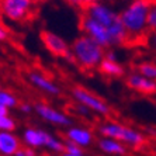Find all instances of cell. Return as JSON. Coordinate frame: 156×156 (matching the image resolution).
Wrapping results in <instances>:
<instances>
[{"instance_id": "6da1fadb", "label": "cell", "mask_w": 156, "mask_h": 156, "mask_svg": "<svg viewBox=\"0 0 156 156\" xmlns=\"http://www.w3.org/2000/svg\"><path fill=\"white\" fill-rule=\"evenodd\" d=\"M149 6L151 0H134L120 10L121 21L128 35V44L145 42L151 33L148 27Z\"/></svg>"}, {"instance_id": "7a4b0ae2", "label": "cell", "mask_w": 156, "mask_h": 156, "mask_svg": "<svg viewBox=\"0 0 156 156\" xmlns=\"http://www.w3.org/2000/svg\"><path fill=\"white\" fill-rule=\"evenodd\" d=\"M83 13L89 17L94 18L96 21H98L101 26L108 30L111 41H113V48L128 44V35L121 21L120 11H117L111 4L101 2V3L83 9Z\"/></svg>"}, {"instance_id": "3957f363", "label": "cell", "mask_w": 156, "mask_h": 156, "mask_svg": "<svg viewBox=\"0 0 156 156\" xmlns=\"http://www.w3.org/2000/svg\"><path fill=\"white\" fill-rule=\"evenodd\" d=\"M70 52L73 62L84 70L98 69L105 56V48L86 34H82L70 44Z\"/></svg>"}, {"instance_id": "277c9868", "label": "cell", "mask_w": 156, "mask_h": 156, "mask_svg": "<svg viewBox=\"0 0 156 156\" xmlns=\"http://www.w3.org/2000/svg\"><path fill=\"white\" fill-rule=\"evenodd\" d=\"M97 131L101 136L114 138L117 141L122 142L128 148H141L146 142L145 135L141 131L131 128L128 125H124L121 122H117V121H105V122L98 125Z\"/></svg>"}, {"instance_id": "5b68a950", "label": "cell", "mask_w": 156, "mask_h": 156, "mask_svg": "<svg viewBox=\"0 0 156 156\" xmlns=\"http://www.w3.org/2000/svg\"><path fill=\"white\" fill-rule=\"evenodd\" d=\"M34 0H0V14L14 23H26L35 16Z\"/></svg>"}, {"instance_id": "8992f818", "label": "cell", "mask_w": 156, "mask_h": 156, "mask_svg": "<svg viewBox=\"0 0 156 156\" xmlns=\"http://www.w3.org/2000/svg\"><path fill=\"white\" fill-rule=\"evenodd\" d=\"M72 97L75 103L86 105L87 108H90L93 114H97L100 117H108L111 114V107L103 98L97 97L96 94H93L91 91L86 90L83 87H75L72 90Z\"/></svg>"}, {"instance_id": "52a82bcc", "label": "cell", "mask_w": 156, "mask_h": 156, "mask_svg": "<svg viewBox=\"0 0 156 156\" xmlns=\"http://www.w3.org/2000/svg\"><path fill=\"white\" fill-rule=\"evenodd\" d=\"M80 30L83 34L89 35L96 42L100 44L103 48H105V49L113 48V41H111L108 30L84 13H82V17H80Z\"/></svg>"}, {"instance_id": "ba28073f", "label": "cell", "mask_w": 156, "mask_h": 156, "mask_svg": "<svg viewBox=\"0 0 156 156\" xmlns=\"http://www.w3.org/2000/svg\"><path fill=\"white\" fill-rule=\"evenodd\" d=\"M41 41H42L44 47L47 48L52 55L59 56V58H65L68 61L73 62L72 52H70V45L61 35L45 30V31L41 33Z\"/></svg>"}, {"instance_id": "9c48e42d", "label": "cell", "mask_w": 156, "mask_h": 156, "mask_svg": "<svg viewBox=\"0 0 156 156\" xmlns=\"http://www.w3.org/2000/svg\"><path fill=\"white\" fill-rule=\"evenodd\" d=\"M34 111L37 113V115L42 118L44 121H47L49 124H54L56 127H65L69 128L72 125V120L68 114H65L61 110L55 108L49 104H45V103H37L34 105Z\"/></svg>"}, {"instance_id": "30bf717a", "label": "cell", "mask_w": 156, "mask_h": 156, "mask_svg": "<svg viewBox=\"0 0 156 156\" xmlns=\"http://www.w3.org/2000/svg\"><path fill=\"white\" fill-rule=\"evenodd\" d=\"M125 83L131 90L136 91L142 96H153L156 94V82L152 79H148L139 72L134 70L127 75Z\"/></svg>"}, {"instance_id": "8fae6325", "label": "cell", "mask_w": 156, "mask_h": 156, "mask_svg": "<svg viewBox=\"0 0 156 156\" xmlns=\"http://www.w3.org/2000/svg\"><path fill=\"white\" fill-rule=\"evenodd\" d=\"M65 138L66 141L73 142L75 145L84 149L91 146V144L94 142V134L89 128L79 127V125H70L65 132Z\"/></svg>"}, {"instance_id": "7c38bea8", "label": "cell", "mask_w": 156, "mask_h": 156, "mask_svg": "<svg viewBox=\"0 0 156 156\" xmlns=\"http://www.w3.org/2000/svg\"><path fill=\"white\" fill-rule=\"evenodd\" d=\"M27 79H28V82L33 84L35 89H38V90L45 93V94H48V96L61 94L59 86L55 83L54 80H51L48 76H45L44 73L33 70V72H30L28 75H27Z\"/></svg>"}, {"instance_id": "4fadbf2b", "label": "cell", "mask_w": 156, "mask_h": 156, "mask_svg": "<svg viewBox=\"0 0 156 156\" xmlns=\"http://www.w3.org/2000/svg\"><path fill=\"white\" fill-rule=\"evenodd\" d=\"M48 136H49V132H47V131L30 127L26 128L24 132H23V142L26 144V146L40 149V148H45Z\"/></svg>"}, {"instance_id": "5bb4252c", "label": "cell", "mask_w": 156, "mask_h": 156, "mask_svg": "<svg viewBox=\"0 0 156 156\" xmlns=\"http://www.w3.org/2000/svg\"><path fill=\"white\" fill-rule=\"evenodd\" d=\"M21 148V141L14 132H0V156H14Z\"/></svg>"}, {"instance_id": "9a60e30c", "label": "cell", "mask_w": 156, "mask_h": 156, "mask_svg": "<svg viewBox=\"0 0 156 156\" xmlns=\"http://www.w3.org/2000/svg\"><path fill=\"white\" fill-rule=\"evenodd\" d=\"M97 146L101 152L111 156H124L128 152L127 145H124L122 142L117 141L114 138H108V136H101L97 141Z\"/></svg>"}, {"instance_id": "2e32d148", "label": "cell", "mask_w": 156, "mask_h": 156, "mask_svg": "<svg viewBox=\"0 0 156 156\" xmlns=\"http://www.w3.org/2000/svg\"><path fill=\"white\" fill-rule=\"evenodd\" d=\"M98 70L107 77H122L125 69L118 61H110V59H103Z\"/></svg>"}, {"instance_id": "e0dca14e", "label": "cell", "mask_w": 156, "mask_h": 156, "mask_svg": "<svg viewBox=\"0 0 156 156\" xmlns=\"http://www.w3.org/2000/svg\"><path fill=\"white\" fill-rule=\"evenodd\" d=\"M136 72L144 75L148 79H152L156 82V63L149 61H142L136 65Z\"/></svg>"}, {"instance_id": "ac0fdd59", "label": "cell", "mask_w": 156, "mask_h": 156, "mask_svg": "<svg viewBox=\"0 0 156 156\" xmlns=\"http://www.w3.org/2000/svg\"><path fill=\"white\" fill-rule=\"evenodd\" d=\"M0 103L3 105H6L7 108H14V107L18 105L17 97L13 93H10V91L2 89V87H0Z\"/></svg>"}, {"instance_id": "d6986e66", "label": "cell", "mask_w": 156, "mask_h": 156, "mask_svg": "<svg viewBox=\"0 0 156 156\" xmlns=\"http://www.w3.org/2000/svg\"><path fill=\"white\" fill-rule=\"evenodd\" d=\"M16 129V121L7 115L0 117V132H13Z\"/></svg>"}, {"instance_id": "ffe728a7", "label": "cell", "mask_w": 156, "mask_h": 156, "mask_svg": "<svg viewBox=\"0 0 156 156\" xmlns=\"http://www.w3.org/2000/svg\"><path fill=\"white\" fill-rule=\"evenodd\" d=\"M148 27H149V31H156V0L151 2V6H149Z\"/></svg>"}, {"instance_id": "44dd1931", "label": "cell", "mask_w": 156, "mask_h": 156, "mask_svg": "<svg viewBox=\"0 0 156 156\" xmlns=\"http://www.w3.org/2000/svg\"><path fill=\"white\" fill-rule=\"evenodd\" d=\"M144 44H145L151 51L156 52V31H151V33L148 34V37H146V40Z\"/></svg>"}, {"instance_id": "7402d4cb", "label": "cell", "mask_w": 156, "mask_h": 156, "mask_svg": "<svg viewBox=\"0 0 156 156\" xmlns=\"http://www.w3.org/2000/svg\"><path fill=\"white\" fill-rule=\"evenodd\" d=\"M65 152H68V153H75V155H79V153H83V149L80 148V146L75 145L73 142L66 141V139H65Z\"/></svg>"}, {"instance_id": "603a6c76", "label": "cell", "mask_w": 156, "mask_h": 156, "mask_svg": "<svg viewBox=\"0 0 156 156\" xmlns=\"http://www.w3.org/2000/svg\"><path fill=\"white\" fill-rule=\"evenodd\" d=\"M14 156H40V155L37 153V149L30 148V146H21Z\"/></svg>"}, {"instance_id": "cb8c5ba5", "label": "cell", "mask_w": 156, "mask_h": 156, "mask_svg": "<svg viewBox=\"0 0 156 156\" xmlns=\"http://www.w3.org/2000/svg\"><path fill=\"white\" fill-rule=\"evenodd\" d=\"M75 111H76L79 115H82V117H89L91 114L90 108H87L86 105L80 104V103H76V105H75Z\"/></svg>"}, {"instance_id": "d4e9b609", "label": "cell", "mask_w": 156, "mask_h": 156, "mask_svg": "<svg viewBox=\"0 0 156 156\" xmlns=\"http://www.w3.org/2000/svg\"><path fill=\"white\" fill-rule=\"evenodd\" d=\"M105 59H110V61H118V55L117 52L114 51L113 48H108V49H105Z\"/></svg>"}, {"instance_id": "484cf974", "label": "cell", "mask_w": 156, "mask_h": 156, "mask_svg": "<svg viewBox=\"0 0 156 156\" xmlns=\"http://www.w3.org/2000/svg\"><path fill=\"white\" fill-rule=\"evenodd\" d=\"M33 110H34V105L30 104V103H21V104H20V111L24 114L33 113Z\"/></svg>"}, {"instance_id": "4316f807", "label": "cell", "mask_w": 156, "mask_h": 156, "mask_svg": "<svg viewBox=\"0 0 156 156\" xmlns=\"http://www.w3.org/2000/svg\"><path fill=\"white\" fill-rule=\"evenodd\" d=\"M104 0H82V10L89 6H93V4H97V3H101Z\"/></svg>"}, {"instance_id": "83f0119b", "label": "cell", "mask_w": 156, "mask_h": 156, "mask_svg": "<svg viewBox=\"0 0 156 156\" xmlns=\"http://www.w3.org/2000/svg\"><path fill=\"white\" fill-rule=\"evenodd\" d=\"M7 37H9V33H7V30L4 28L2 24H0V41H4V40H7Z\"/></svg>"}, {"instance_id": "f1b7e54d", "label": "cell", "mask_w": 156, "mask_h": 156, "mask_svg": "<svg viewBox=\"0 0 156 156\" xmlns=\"http://www.w3.org/2000/svg\"><path fill=\"white\" fill-rule=\"evenodd\" d=\"M66 3H69L70 6H73V7H79L82 9V0H65Z\"/></svg>"}, {"instance_id": "f546056e", "label": "cell", "mask_w": 156, "mask_h": 156, "mask_svg": "<svg viewBox=\"0 0 156 156\" xmlns=\"http://www.w3.org/2000/svg\"><path fill=\"white\" fill-rule=\"evenodd\" d=\"M9 114V108L6 107V105H3L2 103H0V117L2 115H7Z\"/></svg>"}, {"instance_id": "4dcf8cb0", "label": "cell", "mask_w": 156, "mask_h": 156, "mask_svg": "<svg viewBox=\"0 0 156 156\" xmlns=\"http://www.w3.org/2000/svg\"><path fill=\"white\" fill-rule=\"evenodd\" d=\"M111 3H117V4H128V3H131V2H134V0H110Z\"/></svg>"}, {"instance_id": "1f68e13d", "label": "cell", "mask_w": 156, "mask_h": 156, "mask_svg": "<svg viewBox=\"0 0 156 156\" xmlns=\"http://www.w3.org/2000/svg\"><path fill=\"white\" fill-rule=\"evenodd\" d=\"M59 156H86L84 153H79V155H75V153H68V152H62Z\"/></svg>"}, {"instance_id": "d6a6232c", "label": "cell", "mask_w": 156, "mask_h": 156, "mask_svg": "<svg viewBox=\"0 0 156 156\" xmlns=\"http://www.w3.org/2000/svg\"><path fill=\"white\" fill-rule=\"evenodd\" d=\"M34 2H35V3L38 4V3H42V2H45V0H34Z\"/></svg>"}, {"instance_id": "836d02e7", "label": "cell", "mask_w": 156, "mask_h": 156, "mask_svg": "<svg viewBox=\"0 0 156 156\" xmlns=\"http://www.w3.org/2000/svg\"><path fill=\"white\" fill-rule=\"evenodd\" d=\"M151 2H155V0H151Z\"/></svg>"}]
</instances>
